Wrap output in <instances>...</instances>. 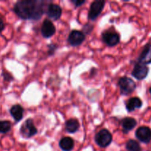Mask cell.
I'll return each instance as SVG.
<instances>
[{"label":"cell","mask_w":151,"mask_h":151,"mask_svg":"<svg viewBox=\"0 0 151 151\" xmlns=\"http://www.w3.org/2000/svg\"><path fill=\"white\" fill-rule=\"evenodd\" d=\"M47 2L40 0H24L15 4L13 10L19 18L24 20H38L47 12Z\"/></svg>","instance_id":"6da1fadb"},{"label":"cell","mask_w":151,"mask_h":151,"mask_svg":"<svg viewBox=\"0 0 151 151\" xmlns=\"http://www.w3.org/2000/svg\"><path fill=\"white\" fill-rule=\"evenodd\" d=\"M118 85L120 88V93L122 95H128L134 91L136 83L131 78L128 77H122L118 81Z\"/></svg>","instance_id":"7a4b0ae2"},{"label":"cell","mask_w":151,"mask_h":151,"mask_svg":"<svg viewBox=\"0 0 151 151\" xmlns=\"http://www.w3.org/2000/svg\"><path fill=\"white\" fill-rule=\"evenodd\" d=\"M94 139L99 147H106L111 145L113 137L107 129H102L96 134Z\"/></svg>","instance_id":"3957f363"},{"label":"cell","mask_w":151,"mask_h":151,"mask_svg":"<svg viewBox=\"0 0 151 151\" xmlns=\"http://www.w3.org/2000/svg\"><path fill=\"white\" fill-rule=\"evenodd\" d=\"M20 133L24 138H30L38 133L36 127L33 123L32 119H28L24 122L20 128Z\"/></svg>","instance_id":"277c9868"},{"label":"cell","mask_w":151,"mask_h":151,"mask_svg":"<svg viewBox=\"0 0 151 151\" xmlns=\"http://www.w3.org/2000/svg\"><path fill=\"white\" fill-rule=\"evenodd\" d=\"M103 41L109 47H114L118 44L120 41V36L119 33L114 30L105 31L103 33Z\"/></svg>","instance_id":"5b68a950"},{"label":"cell","mask_w":151,"mask_h":151,"mask_svg":"<svg viewBox=\"0 0 151 151\" xmlns=\"http://www.w3.org/2000/svg\"><path fill=\"white\" fill-rule=\"evenodd\" d=\"M105 3H106L105 1H100V0L93 1L90 6L89 12H88V19L91 20H95L103 11Z\"/></svg>","instance_id":"8992f818"},{"label":"cell","mask_w":151,"mask_h":151,"mask_svg":"<svg viewBox=\"0 0 151 151\" xmlns=\"http://www.w3.org/2000/svg\"><path fill=\"white\" fill-rule=\"evenodd\" d=\"M149 73V68L147 65L137 63L133 69L131 75L138 81L145 79Z\"/></svg>","instance_id":"52a82bcc"},{"label":"cell","mask_w":151,"mask_h":151,"mask_svg":"<svg viewBox=\"0 0 151 151\" xmlns=\"http://www.w3.org/2000/svg\"><path fill=\"white\" fill-rule=\"evenodd\" d=\"M86 35L83 32L79 30H72L68 37V42L73 47L79 46L85 41Z\"/></svg>","instance_id":"ba28073f"},{"label":"cell","mask_w":151,"mask_h":151,"mask_svg":"<svg viewBox=\"0 0 151 151\" xmlns=\"http://www.w3.org/2000/svg\"><path fill=\"white\" fill-rule=\"evenodd\" d=\"M136 137L141 142L149 144L151 142V129L147 126L140 127L136 131Z\"/></svg>","instance_id":"9c48e42d"},{"label":"cell","mask_w":151,"mask_h":151,"mask_svg":"<svg viewBox=\"0 0 151 151\" xmlns=\"http://www.w3.org/2000/svg\"><path fill=\"white\" fill-rule=\"evenodd\" d=\"M55 27L54 24L50 19H47L43 22L41 28V32L43 37L47 38H50V37L55 35Z\"/></svg>","instance_id":"30bf717a"},{"label":"cell","mask_w":151,"mask_h":151,"mask_svg":"<svg viewBox=\"0 0 151 151\" xmlns=\"http://www.w3.org/2000/svg\"><path fill=\"white\" fill-rule=\"evenodd\" d=\"M47 14L49 18L52 20H58L62 15V9L58 4H50L47 7Z\"/></svg>","instance_id":"8fae6325"},{"label":"cell","mask_w":151,"mask_h":151,"mask_svg":"<svg viewBox=\"0 0 151 151\" xmlns=\"http://www.w3.org/2000/svg\"><path fill=\"white\" fill-rule=\"evenodd\" d=\"M138 63L144 65L151 63V44L145 45L138 58Z\"/></svg>","instance_id":"7c38bea8"},{"label":"cell","mask_w":151,"mask_h":151,"mask_svg":"<svg viewBox=\"0 0 151 151\" xmlns=\"http://www.w3.org/2000/svg\"><path fill=\"white\" fill-rule=\"evenodd\" d=\"M142 106V101L137 97H131L126 103V109L128 112H132Z\"/></svg>","instance_id":"4fadbf2b"},{"label":"cell","mask_w":151,"mask_h":151,"mask_svg":"<svg viewBox=\"0 0 151 151\" xmlns=\"http://www.w3.org/2000/svg\"><path fill=\"white\" fill-rule=\"evenodd\" d=\"M59 147L63 151H71L75 147V142L71 137H63L59 142Z\"/></svg>","instance_id":"5bb4252c"},{"label":"cell","mask_w":151,"mask_h":151,"mask_svg":"<svg viewBox=\"0 0 151 151\" xmlns=\"http://www.w3.org/2000/svg\"><path fill=\"white\" fill-rule=\"evenodd\" d=\"M10 114L16 122L22 120L24 114V109L20 105H14L10 110Z\"/></svg>","instance_id":"9a60e30c"},{"label":"cell","mask_w":151,"mask_h":151,"mask_svg":"<svg viewBox=\"0 0 151 151\" xmlns=\"http://www.w3.org/2000/svg\"><path fill=\"white\" fill-rule=\"evenodd\" d=\"M80 128V123L78 120L75 118L72 119H69L67 120L65 123V129L67 132L70 133V134H74V133L77 132L78 129Z\"/></svg>","instance_id":"2e32d148"},{"label":"cell","mask_w":151,"mask_h":151,"mask_svg":"<svg viewBox=\"0 0 151 151\" xmlns=\"http://www.w3.org/2000/svg\"><path fill=\"white\" fill-rule=\"evenodd\" d=\"M137 120L132 117H125L121 122L122 127L125 133L131 131V130L134 129L137 125Z\"/></svg>","instance_id":"e0dca14e"},{"label":"cell","mask_w":151,"mask_h":151,"mask_svg":"<svg viewBox=\"0 0 151 151\" xmlns=\"http://www.w3.org/2000/svg\"><path fill=\"white\" fill-rule=\"evenodd\" d=\"M126 149L128 151H142L139 143L134 139H130L127 142Z\"/></svg>","instance_id":"ac0fdd59"},{"label":"cell","mask_w":151,"mask_h":151,"mask_svg":"<svg viewBox=\"0 0 151 151\" xmlns=\"http://www.w3.org/2000/svg\"><path fill=\"white\" fill-rule=\"evenodd\" d=\"M11 129V123L10 121L1 120L0 121V133L6 134Z\"/></svg>","instance_id":"d6986e66"},{"label":"cell","mask_w":151,"mask_h":151,"mask_svg":"<svg viewBox=\"0 0 151 151\" xmlns=\"http://www.w3.org/2000/svg\"><path fill=\"white\" fill-rule=\"evenodd\" d=\"M72 3H73L74 4H75V7H80V6H81L82 4H83L84 3L86 2V1H79V0H76V1H75V0H72Z\"/></svg>","instance_id":"ffe728a7"},{"label":"cell","mask_w":151,"mask_h":151,"mask_svg":"<svg viewBox=\"0 0 151 151\" xmlns=\"http://www.w3.org/2000/svg\"><path fill=\"white\" fill-rule=\"evenodd\" d=\"M4 22H3L2 19L0 18V32L4 29Z\"/></svg>","instance_id":"44dd1931"},{"label":"cell","mask_w":151,"mask_h":151,"mask_svg":"<svg viewBox=\"0 0 151 151\" xmlns=\"http://www.w3.org/2000/svg\"><path fill=\"white\" fill-rule=\"evenodd\" d=\"M149 92H150V95H151V87L150 88H149Z\"/></svg>","instance_id":"7402d4cb"}]
</instances>
